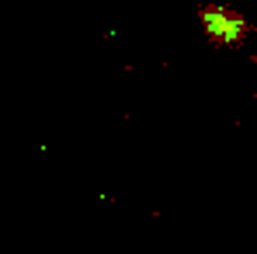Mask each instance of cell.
<instances>
[{"mask_svg":"<svg viewBox=\"0 0 257 254\" xmlns=\"http://www.w3.org/2000/svg\"><path fill=\"white\" fill-rule=\"evenodd\" d=\"M198 28H202V35L212 45H226V49L229 45H243V39L250 35L247 18L236 7H229V4H205L198 11Z\"/></svg>","mask_w":257,"mask_h":254,"instance_id":"6da1fadb","label":"cell"}]
</instances>
